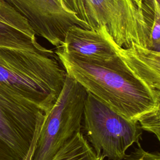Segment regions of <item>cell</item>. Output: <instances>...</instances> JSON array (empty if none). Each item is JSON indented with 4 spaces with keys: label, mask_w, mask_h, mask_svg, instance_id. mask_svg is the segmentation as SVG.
Segmentation results:
<instances>
[{
    "label": "cell",
    "mask_w": 160,
    "mask_h": 160,
    "mask_svg": "<svg viewBox=\"0 0 160 160\" xmlns=\"http://www.w3.org/2000/svg\"><path fill=\"white\" fill-rule=\"evenodd\" d=\"M105 34L124 64L149 86L160 93V51L137 44L127 48H121L108 32Z\"/></svg>",
    "instance_id": "30bf717a"
},
{
    "label": "cell",
    "mask_w": 160,
    "mask_h": 160,
    "mask_svg": "<svg viewBox=\"0 0 160 160\" xmlns=\"http://www.w3.org/2000/svg\"><path fill=\"white\" fill-rule=\"evenodd\" d=\"M51 160H87V159L75 149L64 148L59 150Z\"/></svg>",
    "instance_id": "4fadbf2b"
},
{
    "label": "cell",
    "mask_w": 160,
    "mask_h": 160,
    "mask_svg": "<svg viewBox=\"0 0 160 160\" xmlns=\"http://www.w3.org/2000/svg\"><path fill=\"white\" fill-rule=\"evenodd\" d=\"M66 74L51 49L0 46V82L36 104L45 114L61 94Z\"/></svg>",
    "instance_id": "7a4b0ae2"
},
{
    "label": "cell",
    "mask_w": 160,
    "mask_h": 160,
    "mask_svg": "<svg viewBox=\"0 0 160 160\" xmlns=\"http://www.w3.org/2000/svg\"><path fill=\"white\" fill-rule=\"evenodd\" d=\"M159 100H160V93L159 92Z\"/></svg>",
    "instance_id": "2e32d148"
},
{
    "label": "cell",
    "mask_w": 160,
    "mask_h": 160,
    "mask_svg": "<svg viewBox=\"0 0 160 160\" xmlns=\"http://www.w3.org/2000/svg\"><path fill=\"white\" fill-rule=\"evenodd\" d=\"M56 49L75 58L94 62L110 61L118 58L104 32L78 26L68 29L62 44Z\"/></svg>",
    "instance_id": "ba28073f"
},
{
    "label": "cell",
    "mask_w": 160,
    "mask_h": 160,
    "mask_svg": "<svg viewBox=\"0 0 160 160\" xmlns=\"http://www.w3.org/2000/svg\"><path fill=\"white\" fill-rule=\"evenodd\" d=\"M138 123L142 130L155 134L160 142V104L157 109L143 116Z\"/></svg>",
    "instance_id": "7c38bea8"
},
{
    "label": "cell",
    "mask_w": 160,
    "mask_h": 160,
    "mask_svg": "<svg viewBox=\"0 0 160 160\" xmlns=\"http://www.w3.org/2000/svg\"><path fill=\"white\" fill-rule=\"evenodd\" d=\"M66 74L126 118L138 122L159 107V92L133 73L118 57L94 62L54 51Z\"/></svg>",
    "instance_id": "6da1fadb"
},
{
    "label": "cell",
    "mask_w": 160,
    "mask_h": 160,
    "mask_svg": "<svg viewBox=\"0 0 160 160\" xmlns=\"http://www.w3.org/2000/svg\"><path fill=\"white\" fill-rule=\"evenodd\" d=\"M23 16L36 35L51 45L60 46L73 26L91 29L66 0H4Z\"/></svg>",
    "instance_id": "52a82bcc"
},
{
    "label": "cell",
    "mask_w": 160,
    "mask_h": 160,
    "mask_svg": "<svg viewBox=\"0 0 160 160\" xmlns=\"http://www.w3.org/2000/svg\"><path fill=\"white\" fill-rule=\"evenodd\" d=\"M28 20L4 0H0V46L46 51Z\"/></svg>",
    "instance_id": "9c48e42d"
},
{
    "label": "cell",
    "mask_w": 160,
    "mask_h": 160,
    "mask_svg": "<svg viewBox=\"0 0 160 160\" xmlns=\"http://www.w3.org/2000/svg\"><path fill=\"white\" fill-rule=\"evenodd\" d=\"M101 160H109V159H106V158H102Z\"/></svg>",
    "instance_id": "5bb4252c"
},
{
    "label": "cell",
    "mask_w": 160,
    "mask_h": 160,
    "mask_svg": "<svg viewBox=\"0 0 160 160\" xmlns=\"http://www.w3.org/2000/svg\"><path fill=\"white\" fill-rule=\"evenodd\" d=\"M92 29L105 31L119 47L151 49L150 0H66Z\"/></svg>",
    "instance_id": "3957f363"
},
{
    "label": "cell",
    "mask_w": 160,
    "mask_h": 160,
    "mask_svg": "<svg viewBox=\"0 0 160 160\" xmlns=\"http://www.w3.org/2000/svg\"><path fill=\"white\" fill-rule=\"evenodd\" d=\"M159 51H160V50H159Z\"/></svg>",
    "instance_id": "ac0fdd59"
},
{
    "label": "cell",
    "mask_w": 160,
    "mask_h": 160,
    "mask_svg": "<svg viewBox=\"0 0 160 160\" xmlns=\"http://www.w3.org/2000/svg\"></svg>",
    "instance_id": "e0dca14e"
},
{
    "label": "cell",
    "mask_w": 160,
    "mask_h": 160,
    "mask_svg": "<svg viewBox=\"0 0 160 160\" xmlns=\"http://www.w3.org/2000/svg\"><path fill=\"white\" fill-rule=\"evenodd\" d=\"M83 121L86 139L96 154L109 160H122L128 149L139 142L142 134L138 122L126 118L89 92Z\"/></svg>",
    "instance_id": "5b68a950"
},
{
    "label": "cell",
    "mask_w": 160,
    "mask_h": 160,
    "mask_svg": "<svg viewBox=\"0 0 160 160\" xmlns=\"http://www.w3.org/2000/svg\"><path fill=\"white\" fill-rule=\"evenodd\" d=\"M45 114L0 82V160H33Z\"/></svg>",
    "instance_id": "277c9868"
},
{
    "label": "cell",
    "mask_w": 160,
    "mask_h": 160,
    "mask_svg": "<svg viewBox=\"0 0 160 160\" xmlns=\"http://www.w3.org/2000/svg\"><path fill=\"white\" fill-rule=\"evenodd\" d=\"M152 21L151 26V49L160 46V4L158 0H150Z\"/></svg>",
    "instance_id": "8fae6325"
},
{
    "label": "cell",
    "mask_w": 160,
    "mask_h": 160,
    "mask_svg": "<svg viewBox=\"0 0 160 160\" xmlns=\"http://www.w3.org/2000/svg\"><path fill=\"white\" fill-rule=\"evenodd\" d=\"M88 92L66 74L63 88L45 118L33 160H51L81 132Z\"/></svg>",
    "instance_id": "8992f818"
},
{
    "label": "cell",
    "mask_w": 160,
    "mask_h": 160,
    "mask_svg": "<svg viewBox=\"0 0 160 160\" xmlns=\"http://www.w3.org/2000/svg\"><path fill=\"white\" fill-rule=\"evenodd\" d=\"M158 2H159V4H160V0H158Z\"/></svg>",
    "instance_id": "9a60e30c"
}]
</instances>
